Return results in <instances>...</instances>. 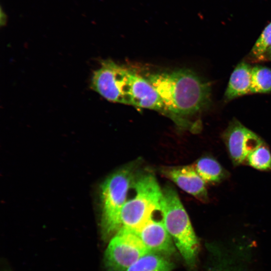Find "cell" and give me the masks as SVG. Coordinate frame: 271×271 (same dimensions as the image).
Segmentation results:
<instances>
[{
  "mask_svg": "<svg viewBox=\"0 0 271 271\" xmlns=\"http://www.w3.org/2000/svg\"><path fill=\"white\" fill-rule=\"evenodd\" d=\"M235 259L225 248L221 247L215 253L214 261L208 271H248Z\"/></svg>",
  "mask_w": 271,
  "mask_h": 271,
  "instance_id": "5bb4252c",
  "label": "cell"
},
{
  "mask_svg": "<svg viewBox=\"0 0 271 271\" xmlns=\"http://www.w3.org/2000/svg\"><path fill=\"white\" fill-rule=\"evenodd\" d=\"M154 87L169 111L179 119L195 114L211 102V86L194 71L180 69L150 74L146 78Z\"/></svg>",
  "mask_w": 271,
  "mask_h": 271,
  "instance_id": "6da1fadb",
  "label": "cell"
},
{
  "mask_svg": "<svg viewBox=\"0 0 271 271\" xmlns=\"http://www.w3.org/2000/svg\"><path fill=\"white\" fill-rule=\"evenodd\" d=\"M225 139L235 165L243 162L252 151L263 143L256 133L237 120L231 122L225 132Z\"/></svg>",
  "mask_w": 271,
  "mask_h": 271,
  "instance_id": "52a82bcc",
  "label": "cell"
},
{
  "mask_svg": "<svg viewBox=\"0 0 271 271\" xmlns=\"http://www.w3.org/2000/svg\"><path fill=\"white\" fill-rule=\"evenodd\" d=\"M132 186L136 194L122 208L121 228L137 232L152 218L155 211H160L162 190L151 173L135 177Z\"/></svg>",
  "mask_w": 271,
  "mask_h": 271,
  "instance_id": "277c9868",
  "label": "cell"
},
{
  "mask_svg": "<svg viewBox=\"0 0 271 271\" xmlns=\"http://www.w3.org/2000/svg\"><path fill=\"white\" fill-rule=\"evenodd\" d=\"M120 88L123 104L158 111L181 127H190L191 123L181 120L169 111L156 89L146 78L123 66Z\"/></svg>",
  "mask_w": 271,
  "mask_h": 271,
  "instance_id": "5b68a950",
  "label": "cell"
},
{
  "mask_svg": "<svg viewBox=\"0 0 271 271\" xmlns=\"http://www.w3.org/2000/svg\"><path fill=\"white\" fill-rule=\"evenodd\" d=\"M173 262L161 255L150 252L134 262L125 271H171Z\"/></svg>",
  "mask_w": 271,
  "mask_h": 271,
  "instance_id": "8fae6325",
  "label": "cell"
},
{
  "mask_svg": "<svg viewBox=\"0 0 271 271\" xmlns=\"http://www.w3.org/2000/svg\"><path fill=\"white\" fill-rule=\"evenodd\" d=\"M192 166L205 183L218 182L224 175L223 170L220 164L209 157L198 159Z\"/></svg>",
  "mask_w": 271,
  "mask_h": 271,
  "instance_id": "7c38bea8",
  "label": "cell"
},
{
  "mask_svg": "<svg viewBox=\"0 0 271 271\" xmlns=\"http://www.w3.org/2000/svg\"><path fill=\"white\" fill-rule=\"evenodd\" d=\"M137 233L151 252L164 256H170L175 253L176 247L163 220L152 218Z\"/></svg>",
  "mask_w": 271,
  "mask_h": 271,
  "instance_id": "ba28073f",
  "label": "cell"
},
{
  "mask_svg": "<svg viewBox=\"0 0 271 271\" xmlns=\"http://www.w3.org/2000/svg\"><path fill=\"white\" fill-rule=\"evenodd\" d=\"M271 46V22L265 27L251 51V55L256 58L264 57L267 51Z\"/></svg>",
  "mask_w": 271,
  "mask_h": 271,
  "instance_id": "2e32d148",
  "label": "cell"
},
{
  "mask_svg": "<svg viewBox=\"0 0 271 271\" xmlns=\"http://www.w3.org/2000/svg\"><path fill=\"white\" fill-rule=\"evenodd\" d=\"M150 252L137 232L121 228L111 237L106 249L105 265L108 271H125Z\"/></svg>",
  "mask_w": 271,
  "mask_h": 271,
  "instance_id": "8992f818",
  "label": "cell"
},
{
  "mask_svg": "<svg viewBox=\"0 0 271 271\" xmlns=\"http://www.w3.org/2000/svg\"><path fill=\"white\" fill-rule=\"evenodd\" d=\"M265 55L267 56V57L268 58V59L271 60V46L268 49V50L267 51V52H266ZM264 57H265V56H264Z\"/></svg>",
  "mask_w": 271,
  "mask_h": 271,
  "instance_id": "ac0fdd59",
  "label": "cell"
},
{
  "mask_svg": "<svg viewBox=\"0 0 271 271\" xmlns=\"http://www.w3.org/2000/svg\"><path fill=\"white\" fill-rule=\"evenodd\" d=\"M1 26L2 27L5 26L8 21V16L5 12L3 10L2 7L1 8Z\"/></svg>",
  "mask_w": 271,
  "mask_h": 271,
  "instance_id": "e0dca14e",
  "label": "cell"
},
{
  "mask_svg": "<svg viewBox=\"0 0 271 271\" xmlns=\"http://www.w3.org/2000/svg\"><path fill=\"white\" fill-rule=\"evenodd\" d=\"M136 168L134 163L128 164L110 175L101 185V226L104 239L112 237L121 227V213L136 177Z\"/></svg>",
  "mask_w": 271,
  "mask_h": 271,
  "instance_id": "3957f363",
  "label": "cell"
},
{
  "mask_svg": "<svg viewBox=\"0 0 271 271\" xmlns=\"http://www.w3.org/2000/svg\"><path fill=\"white\" fill-rule=\"evenodd\" d=\"M271 91V69L261 66L252 67L250 93Z\"/></svg>",
  "mask_w": 271,
  "mask_h": 271,
  "instance_id": "4fadbf2b",
  "label": "cell"
},
{
  "mask_svg": "<svg viewBox=\"0 0 271 271\" xmlns=\"http://www.w3.org/2000/svg\"><path fill=\"white\" fill-rule=\"evenodd\" d=\"M161 172L165 177L196 198L203 202L207 200L206 183L192 165L165 167Z\"/></svg>",
  "mask_w": 271,
  "mask_h": 271,
  "instance_id": "9c48e42d",
  "label": "cell"
},
{
  "mask_svg": "<svg viewBox=\"0 0 271 271\" xmlns=\"http://www.w3.org/2000/svg\"><path fill=\"white\" fill-rule=\"evenodd\" d=\"M246 160L249 166L256 169L267 170L271 169V154L263 143L252 151Z\"/></svg>",
  "mask_w": 271,
  "mask_h": 271,
  "instance_id": "9a60e30c",
  "label": "cell"
},
{
  "mask_svg": "<svg viewBox=\"0 0 271 271\" xmlns=\"http://www.w3.org/2000/svg\"><path fill=\"white\" fill-rule=\"evenodd\" d=\"M160 211L176 248L186 264L193 268L199 250V242L177 193L170 186L162 190Z\"/></svg>",
  "mask_w": 271,
  "mask_h": 271,
  "instance_id": "7a4b0ae2",
  "label": "cell"
},
{
  "mask_svg": "<svg viewBox=\"0 0 271 271\" xmlns=\"http://www.w3.org/2000/svg\"><path fill=\"white\" fill-rule=\"evenodd\" d=\"M252 67L245 62L238 64L230 76L225 98L230 100L250 93Z\"/></svg>",
  "mask_w": 271,
  "mask_h": 271,
  "instance_id": "30bf717a",
  "label": "cell"
}]
</instances>
